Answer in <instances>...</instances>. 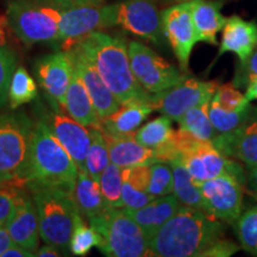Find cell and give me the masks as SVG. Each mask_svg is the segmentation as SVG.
<instances>
[{
    "mask_svg": "<svg viewBox=\"0 0 257 257\" xmlns=\"http://www.w3.org/2000/svg\"><path fill=\"white\" fill-rule=\"evenodd\" d=\"M64 44H73L87 56L120 105L135 101L150 104L152 94L137 82L131 69L124 37L95 31Z\"/></svg>",
    "mask_w": 257,
    "mask_h": 257,
    "instance_id": "6da1fadb",
    "label": "cell"
},
{
    "mask_svg": "<svg viewBox=\"0 0 257 257\" xmlns=\"http://www.w3.org/2000/svg\"><path fill=\"white\" fill-rule=\"evenodd\" d=\"M224 223L206 211L181 206L148 239L150 256L200 257L224 237Z\"/></svg>",
    "mask_w": 257,
    "mask_h": 257,
    "instance_id": "7a4b0ae2",
    "label": "cell"
},
{
    "mask_svg": "<svg viewBox=\"0 0 257 257\" xmlns=\"http://www.w3.org/2000/svg\"><path fill=\"white\" fill-rule=\"evenodd\" d=\"M79 169L48 123L34 125L29 155L27 186H60L73 192Z\"/></svg>",
    "mask_w": 257,
    "mask_h": 257,
    "instance_id": "3957f363",
    "label": "cell"
},
{
    "mask_svg": "<svg viewBox=\"0 0 257 257\" xmlns=\"http://www.w3.org/2000/svg\"><path fill=\"white\" fill-rule=\"evenodd\" d=\"M72 0H11L8 22L27 46L60 41V22Z\"/></svg>",
    "mask_w": 257,
    "mask_h": 257,
    "instance_id": "277c9868",
    "label": "cell"
},
{
    "mask_svg": "<svg viewBox=\"0 0 257 257\" xmlns=\"http://www.w3.org/2000/svg\"><path fill=\"white\" fill-rule=\"evenodd\" d=\"M40 236L46 244L66 250L69 246L75 218L80 213L73 192L60 186L31 187Z\"/></svg>",
    "mask_w": 257,
    "mask_h": 257,
    "instance_id": "5b68a950",
    "label": "cell"
},
{
    "mask_svg": "<svg viewBox=\"0 0 257 257\" xmlns=\"http://www.w3.org/2000/svg\"><path fill=\"white\" fill-rule=\"evenodd\" d=\"M34 124L23 112L0 114V184L27 185Z\"/></svg>",
    "mask_w": 257,
    "mask_h": 257,
    "instance_id": "8992f818",
    "label": "cell"
},
{
    "mask_svg": "<svg viewBox=\"0 0 257 257\" xmlns=\"http://www.w3.org/2000/svg\"><path fill=\"white\" fill-rule=\"evenodd\" d=\"M99 234L98 248L110 257L150 256L148 238L140 225L124 207H107L99 216L88 219Z\"/></svg>",
    "mask_w": 257,
    "mask_h": 257,
    "instance_id": "52a82bcc",
    "label": "cell"
},
{
    "mask_svg": "<svg viewBox=\"0 0 257 257\" xmlns=\"http://www.w3.org/2000/svg\"><path fill=\"white\" fill-rule=\"evenodd\" d=\"M172 140L181 157V162L197 186L224 173H231L248 181L243 167L236 160L223 155L211 141L194 137L180 127L174 131Z\"/></svg>",
    "mask_w": 257,
    "mask_h": 257,
    "instance_id": "ba28073f",
    "label": "cell"
},
{
    "mask_svg": "<svg viewBox=\"0 0 257 257\" xmlns=\"http://www.w3.org/2000/svg\"><path fill=\"white\" fill-rule=\"evenodd\" d=\"M127 50L135 78L149 94L166 91L188 75L141 42L131 41Z\"/></svg>",
    "mask_w": 257,
    "mask_h": 257,
    "instance_id": "9c48e42d",
    "label": "cell"
},
{
    "mask_svg": "<svg viewBox=\"0 0 257 257\" xmlns=\"http://www.w3.org/2000/svg\"><path fill=\"white\" fill-rule=\"evenodd\" d=\"M246 185V180L231 173H224L202 182L199 187L204 211L232 226L244 210V191Z\"/></svg>",
    "mask_w": 257,
    "mask_h": 257,
    "instance_id": "30bf717a",
    "label": "cell"
},
{
    "mask_svg": "<svg viewBox=\"0 0 257 257\" xmlns=\"http://www.w3.org/2000/svg\"><path fill=\"white\" fill-rule=\"evenodd\" d=\"M218 86L216 81H201L187 75L173 87L152 94L150 106L154 111L167 115L172 121H178L192 107L210 101Z\"/></svg>",
    "mask_w": 257,
    "mask_h": 257,
    "instance_id": "8fae6325",
    "label": "cell"
},
{
    "mask_svg": "<svg viewBox=\"0 0 257 257\" xmlns=\"http://www.w3.org/2000/svg\"><path fill=\"white\" fill-rule=\"evenodd\" d=\"M113 5L114 27L147 40L156 46L166 44L161 12L153 0H120Z\"/></svg>",
    "mask_w": 257,
    "mask_h": 257,
    "instance_id": "7c38bea8",
    "label": "cell"
},
{
    "mask_svg": "<svg viewBox=\"0 0 257 257\" xmlns=\"http://www.w3.org/2000/svg\"><path fill=\"white\" fill-rule=\"evenodd\" d=\"M163 34L179 61L180 69L188 73L193 48L198 43L192 18L191 0L172 5L161 12Z\"/></svg>",
    "mask_w": 257,
    "mask_h": 257,
    "instance_id": "4fadbf2b",
    "label": "cell"
},
{
    "mask_svg": "<svg viewBox=\"0 0 257 257\" xmlns=\"http://www.w3.org/2000/svg\"><path fill=\"white\" fill-rule=\"evenodd\" d=\"M113 5H81L72 3L60 22V41L68 42L113 28Z\"/></svg>",
    "mask_w": 257,
    "mask_h": 257,
    "instance_id": "5bb4252c",
    "label": "cell"
},
{
    "mask_svg": "<svg viewBox=\"0 0 257 257\" xmlns=\"http://www.w3.org/2000/svg\"><path fill=\"white\" fill-rule=\"evenodd\" d=\"M219 152L243 163L246 168L257 166V106L249 117L233 130L217 134L211 141Z\"/></svg>",
    "mask_w": 257,
    "mask_h": 257,
    "instance_id": "9a60e30c",
    "label": "cell"
},
{
    "mask_svg": "<svg viewBox=\"0 0 257 257\" xmlns=\"http://www.w3.org/2000/svg\"><path fill=\"white\" fill-rule=\"evenodd\" d=\"M63 47L64 51L72 60L74 69L79 74L80 79L82 80L83 85L86 86L91 95L99 119L104 120L115 110H118L120 104L115 99L113 93L106 86V83L102 81L98 70L87 59V56L73 44H63Z\"/></svg>",
    "mask_w": 257,
    "mask_h": 257,
    "instance_id": "2e32d148",
    "label": "cell"
},
{
    "mask_svg": "<svg viewBox=\"0 0 257 257\" xmlns=\"http://www.w3.org/2000/svg\"><path fill=\"white\" fill-rule=\"evenodd\" d=\"M73 72L72 60L66 51L51 54L37 61V80L55 108L57 106L64 108Z\"/></svg>",
    "mask_w": 257,
    "mask_h": 257,
    "instance_id": "e0dca14e",
    "label": "cell"
},
{
    "mask_svg": "<svg viewBox=\"0 0 257 257\" xmlns=\"http://www.w3.org/2000/svg\"><path fill=\"white\" fill-rule=\"evenodd\" d=\"M62 147L67 150L79 172H86V157L91 146V134L78 121L68 115L53 113L50 117V124H48Z\"/></svg>",
    "mask_w": 257,
    "mask_h": 257,
    "instance_id": "ac0fdd59",
    "label": "cell"
},
{
    "mask_svg": "<svg viewBox=\"0 0 257 257\" xmlns=\"http://www.w3.org/2000/svg\"><path fill=\"white\" fill-rule=\"evenodd\" d=\"M5 226L15 244L34 252L36 256L40 238L37 212L34 200L25 193L19 195Z\"/></svg>",
    "mask_w": 257,
    "mask_h": 257,
    "instance_id": "d6986e66",
    "label": "cell"
},
{
    "mask_svg": "<svg viewBox=\"0 0 257 257\" xmlns=\"http://www.w3.org/2000/svg\"><path fill=\"white\" fill-rule=\"evenodd\" d=\"M220 48L217 61L226 53H232L238 57L239 63L244 62L257 49V23L245 21L239 16L226 18L223 28Z\"/></svg>",
    "mask_w": 257,
    "mask_h": 257,
    "instance_id": "ffe728a7",
    "label": "cell"
},
{
    "mask_svg": "<svg viewBox=\"0 0 257 257\" xmlns=\"http://www.w3.org/2000/svg\"><path fill=\"white\" fill-rule=\"evenodd\" d=\"M104 137L110 161L120 168L153 165L156 162L154 149L138 143L135 136L117 137L104 133Z\"/></svg>",
    "mask_w": 257,
    "mask_h": 257,
    "instance_id": "44dd1931",
    "label": "cell"
},
{
    "mask_svg": "<svg viewBox=\"0 0 257 257\" xmlns=\"http://www.w3.org/2000/svg\"><path fill=\"white\" fill-rule=\"evenodd\" d=\"M181 207L178 198L174 194H168L165 197H157L148 202L143 207L137 210H126L127 214L144 231L147 238L149 239L157 230L166 223L169 218L176 213Z\"/></svg>",
    "mask_w": 257,
    "mask_h": 257,
    "instance_id": "7402d4cb",
    "label": "cell"
},
{
    "mask_svg": "<svg viewBox=\"0 0 257 257\" xmlns=\"http://www.w3.org/2000/svg\"><path fill=\"white\" fill-rule=\"evenodd\" d=\"M154 110L147 102H128L120 105L118 110L101 120V130L117 137L135 136L148 115Z\"/></svg>",
    "mask_w": 257,
    "mask_h": 257,
    "instance_id": "603a6c76",
    "label": "cell"
},
{
    "mask_svg": "<svg viewBox=\"0 0 257 257\" xmlns=\"http://www.w3.org/2000/svg\"><path fill=\"white\" fill-rule=\"evenodd\" d=\"M64 110L67 111L70 118L83 126L102 128L101 120L99 119L91 95L75 69H74L68 89H67Z\"/></svg>",
    "mask_w": 257,
    "mask_h": 257,
    "instance_id": "cb8c5ba5",
    "label": "cell"
},
{
    "mask_svg": "<svg viewBox=\"0 0 257 257\" xmlns=\"http://www.w3.org/2000/svg\"><path fill=\"white\" fill-rule=\"evenodd\" d=\"M192 18L198 42L217 46V35L223 30L226 17L220 11V4L211 0H191Z\"/></svg>",
    "mask_w": 257,
    "mask_h": 257,
    "instance_id": "d4e9b609",
    "label": "cell"
},
{
    "mask_svg": "<svg viewBox=\"0 0 257 257\" xmlns=\"http://www.w3.org/2000/svg\"><path fill=\"white\" fill-rule=\"evenodd\" d=\"M121 178H123L121 198H123L124 208L137 210L155 199V197L148 193L150 181V165L121 168Z\"/></svg>",
    "mask_w": 257,
    "mask_h": 257,
    "instance_id": "484cf974",
    "label": "cell"
},
{
    "mask_svg": "<svg viewBox=\"0 0 257 257\" xmlns=\"http://www.w3.org/2000/svg\"><path fill=\"white\" fill-rule=\"evenodd\" d=\"M73 197L81 216H85L87 219L99 216L110 207L102 197L99 181L91 178L86 172H79L73 189Z\"/></svg>",
    "mask_w": 257,
    "mask_h": 257,
    "instance_id": "4316f807",
    "label": "cell"
},
{
    "mask_svg": "<svg viewBox=\"0 0 257 257\" xmlns=\"http://www.w3.org/2000/svg\"><path fill=\"white\" fill-rule=\"evenodd\" d=\"M170 166H172L173 175H174L173 194L178 198L181 206L204 210L200 187L194 184L184 163L181 161H175L170 163Z\"/></svg>",
    "mask_w": 257,
    "mask_h": 257,
    "instance_id": "83f0119b",
    "label": "cell"
},
{
    "mask_svg": "<svg viewBox=\"0 0 257 257\" xmlns=\"http://www.w3.org/2000/svg\"><path fill=\"white\" fill-rule=\"evenodd\" d=\"M210 102L211 100L199 104L182 114L178 120L180 128L187 131V133L193 135L194 137L200 138V140H213L218 133L212 125L210 115H208Z\"/></svg>",
    "mask_w": 257,
    "mask_h": 257,
    "instance_id": "f1b7e54d",
    "label": "cell"
},
{
    "mask_svg": "<svg viewBox=\"0 0 257 257\" xmlns=\"http://www.w3.org/2000/svg\"><path fill=\"white\" fill-rule=\"evenodd\" d=\"M174 131L172 126V119L162 114L138 128L135 138L142 146L150 149H156L169 142L174 135Z\"/></svg>",
    "mask_w": 257,
    "mask_h": 257,
    "instance_id": "f546056e",
    "label": "cell"
},
{
    "mask_svg": "<svg viewBox=\"0 0 257 257\" xmlns=\"http://www.w3.org/2000/svg\"><path fill=\"white\" fill-rule=\"evenodd\" d=\"M232 227L240 249L257 256V204L243 210Z\"/></svg>",
    "mask_w": 257,
    "mask_h": 257,
    "instance_id": "4dcf8cb0",
    "label": "cell"
},
{
    "mask_svg": "<svg viewBox=\"0 0 257 257\" xmlns=\"http://www.w3.org/2000/svg\"><path fill=\"white\" fill-rule=\"evenodd\" d=\"M89 134L91 146L86 157V170L91 178L99 181L101 173L111 162L110 155L101 128H89Z\"/></svg>",
    "mask_w": 257,
    "mask_h": 257,
    "instance_id": "1f68e13d",
    "label": "cell"
},
{
    "mask_svg": "<svg viewBox=\"0 0 257 257\" xmlns=\"http://www.w3.org/2000/svg\"><path fill=\"white\" fill-rule=\"evenodd\" d=\"M37 96V86L35 80L23 67H17L12 75L9 88L10 107L16 110L19 106L28 104Z\"/></svg>",
    "mask_w": 257,
    "mask_h": 257,
    "instance_id": "d6a6232c",
    "label": "cell"
},
{
    "mask_svg": "<svg viewBox=\"0 0 257 257\" xmlns=\"http://www.w3.org/2000/svg\"><path fill=\"white\" fill-rule=\"evenodd\" d=\"M101 194L106 204L110 207H124L123 198H121V187H123V178H121V168L114 163L110 162L101 173L99 179Z\"/></svg>",
    "mask_w": 257,
    "mask_h": 257,
    "instance_id": "836d02e7",
    "label": "cell"
},
{
    "mask_svg": "<svg viewBox=\"0 0 257 257\" xmlns=\"http://www.w3.org/2000/svg\"><path fill=\"white\" fill-rule=\"evenodd\" d=\"M251 104H250L248 107H245L244 110L240 111L224 110V108L220 107V106L218 105V102L212 98L210 102V107H208V115H210L211 123L213 125V127L216 128L217 133L223 134L233 130V128H236L239 124H242L243 121L249 117V114L251 113Z\"/></svg>",
    "mask_w": 257,
    "mask_h": 257,
    "instance_id": "e575fe53",
    "label": "cell"
},
{
    "mask_svg": "<svg viewBox=\"0 0 257 257\" xmlns=\"http://www.w3.org/2000/svg\"><path fill=\"white\" fill-rule=\"evenodd\" d=\"M99 234L91 225H86L81 213L75 218L73 232L69 240V249L75 256H85L91 251L92 248L98 246Z\"/></svg>",
    "mask_w": 257,
    "mask_h": 257,
    "instance_id": "d590c367",
    "label": "cell"
},
{
    "mask_svg": "<svg viewBox=\"0 0 257 257\" xmlns=\"http://www.w3.org/2000/svg\"><path fill=\"white\" fill-rule=\"evenodd\" d=\"M174 186L173 168L169 163L155 162L150 165V181L148 193L153 197H165L172 194Z\"/></svg>",
    "mask_w": 257,
    "mask_h": 257,
    "instance_id": "8d00e7d4",
    "label": "cell"
},
{
    "mask_svg": "<svg viewBox=\"0 0 257 257\" xmlns=\"http://www.w3.org/2000/svg\"><path fill=\"white\" fill-rule=\"evenodd\" d=\"M213 99L220 107L227 111H240L250 105L245 95L236 86H233V83H224L218 86Z\"/></svg>",
    "mask_w": 257,
    "mask_h": 257,
    "instance_id": "74e56055",
    "label": "cell"
},
{
    "mask_svg": "<svg viewBox=\"0 0 257 257\" xmlns=\"http://www.w3.org/2000/svg\"><path fill=\"white\" fill-rule=\"evenodd\" d=\"M17 68V59L15 54L0 42V107L9 99V88L12 75Z\"/></svg>",
    "mask_w": 257,
    "mask_h": 257,
    "instance_id": "f35d334b",
    "label": "cell"
},
{
    "mask_svg": "<svg viewBox=\"0 0 257 257\" xmlns=\"http://www.w3.org/2000/svg\"><path fill=\"white\" fill-rule=\"evenodd\" d=\"M22 193L16 186H0V226H5Z\"/></svg>",
    "mask_w": 257,
    "mask_h": 257,
    "instance_id": "ab89813d",
    "label": "cell"
},
{
    "mask_svg": "<svg viewBox=\"0 0 257 257\" xmlns=\"http://www.w3.org/2000/svg\"><path fill=\"white\" fill-rule=\"evenodd\" d=\"M257 75V49L244 62L239 63L236 68L233 78V86L237 88H245L249 78Z\"/></svg>",
    "mask_w": 257,
    "mask_h": 257,
    "instance_id": "60d3db41",
    "label": "cell"
},
{
    "mask_svg": "<svg viewBox=\"0 0 257 257\" xmlns=\"http://www.w3.org/2000/svg\"><path fill=\"white\" fill-rule=\"evenodd\" d=\"M239 249V244H236L232 240L221 237V238L217 239L212 245L208 246L201 253L200 257H229L236 253Z\"/></svg>",
    "mask_w": 257,
    "mask_h": 257,
    "instance_id": "b9f144b4",
    "label": "cell"
},
{
    "mask_svg": "<svg viewBox=\"0 0 257 257\" xmlns=\"http://www.w3.org/2000/svg\"><path fill=\"white\" fill-rule=\"evenodd\" d=\"M35 253L29 250L22 248L18 244H12L10 248L4 252L3 257H34Z\"/></svg>",
    "mask_w": 257,
    "mask_h": 257,
    "instance_id": "7bdbcfd3",
    "label": "cell"
},
{
    "mask_svg": "<svg viewBox=\"0 0 257 257\" xmlns=\"http://www.w3.org/2000/svg\"><path fill=\"white\" fill-rule=\"evenodd\" d=\"M244 89H245L244 95H245L246 100L249 102L257 100V75L249 78L248 82H246L245 88Z\"/></svg>",
    "mask_w": 257,
    "mask_h": 257,
    "instance_id": "ee69618b",
    "label": "cell"
},
{
    "mask_svg": "<svg viewBox=\"0 0 257 257\" xmlns=\"http://www.w3.org/2000/svg\"><path fill=\"white\" fill-rule=\"evenodd\" d=\"M12 244H14V240H12L11 236H10L6 226H0V257H3L4 252Z\"/></svg>",
    "mask_w": 257,
    "mask_h": 257,
    "instance_id": "f6af8a7d",
    "label": "cell"
},
{
    "mask_svg": "<svg viewBox=\"0 0 257 257\" xmlns=\"http://www.w3.org/2000/svg\"><path fill=\"white\" fill-rule=\"evenodd\" d=\"M60 255V249L54 245H50V244H46V245L42 246L41 249H38L36 251V256L38 257H57Z\"/></svg>",
    "mask_w": 257,
    "mask_h": 257,
    "instance_id": "bcb514c9",
    "label": "cell"
},
{
    "mask_svg": "<svg viewBox=\"0 0 257 257\" xmlns=\"http://www.w3.org/2000/svg\"><path fill=\"white\" fill-rule=\"evenodd\" d=\"M246 179H248L249 187L257 193V166L248 168V170H246Z\"/></svg>",
    "mask_w": 257,
    "mask_h": 257,
    "instance_id": "7dc6e473",
    "label": "cell"
},
{
    "mask_svg": "<svg viewBox=\"0 0 257 257\" xmlns=\"http://www.w3.org/2000/svg\"><path fill=\"white\" fill-rule=\"evenodd\" d=\"M72 2L81 5H100L105 0H72Z\"/></svg>",
    "mask_w": 257,
    "mask_h": 257,
    "instance_id": "c3c4849f",
    "label": "cell"
},
{
    "mask_svg": "<svg viewBox=\"0 0 257 257\" xmlns=\"http://www.w3.org/2000/svg\"><path fill=\"white\" fill-rule=\"evenodd\" d=\"M0 36H2V31H0Z\"/></svg>",
    "mask_w": 257,
    "mask_h": 257,
    "instance_id": "681fc988",
    "label": "cell"
},
{
    "mask_svg": "<svg viewBox=\"0 0 257 257\" xmlns=\"http://www.w3.org/2000/svg\"><path fill=\"white\" fill-rule=\"evenodd\" d=\"M181 2H185V0H181Z\"/></svg>",
    "mask_w": 257,
    "mask_h": 257,
    "instance_id": "f907efd6",
    "label": "cell"
},
{
    "mask_svg": "<svg viewBox=\"0 0 257 257\" xmlns=\"http://www.w3.org/2000/svg\"><path fill=\"white\" fill-rule=\"evenodd\" d=\"M0 186H3V185H2V184H0Z\"/></svg>",
    "mask_w": 257,
    "mask_h": 257,
    "instance_id": "816d5d0a",
    "label": "cell"
}]
</instances>
